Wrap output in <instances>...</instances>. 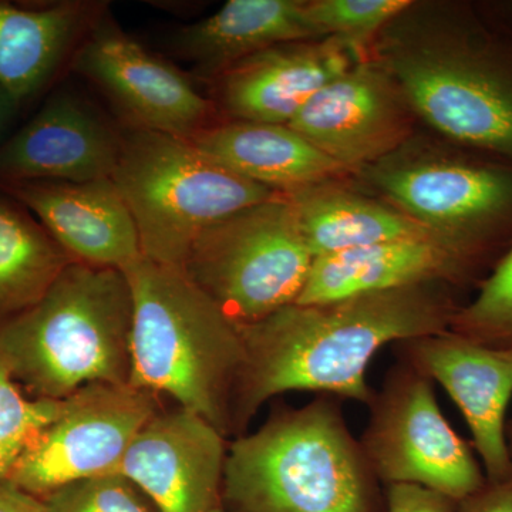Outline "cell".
Here are the masks:
<instances>
[{
  "mask_svg": "<svg viewBox=\"0 0 512 512\" xmlns=\"http://www.w3.org/2000/svg\"><path fill=\"white\" fill-rule=\"evenodd\" d=\"M446 285L363 293L338 301L292 303L238 326L244 365L232 406V436L272 397L315 392L372 403L367 370L380 350L450 329L457 306Z\"/></svg>",
  "mask_w": 512,
  "mask_h": 512,
  "instance_id": "cell-1",
  "label": "cell"
},
{
  "mask_svg": "<svg viewBox=\"0 0 512 512\" xmlns=\"http://www.w3.org/2000/svg\"><path fill=\"white\" fill-rule=\"evenodd\" d=\"M414 114L457 144L512 163V32L470 6L412 3L373 42Z\"/></svg>",
  "mask_w": 512,
  "mask_h": 512,
  "instance_id": "cell-2",
  "label": "cell"
},
{
  "mask_svg": "<svg viewBox=\"0 0 512 512\" xmlns=\"http://www.w3.org/2000/svg\"><path fill=\"white\" fill-rule=\"evenodd\" d=\"M379 485L339 399L318 396L228 444L222 505L229 512H380Z\"/></svg>",
  "mask_w": 512,
  "mask_h": 512,
  "instance_id": "cell-3",
  "label": "cell"
},
{
  "mask_svg": "<svg viewBox=\"0 0 512 512\" xmlns=\"http://www.w3.org/2000/svg\"><path fill=\"white\" fill-rule=\"evenodd\" d=\"M123 272L133 299L128 384L171 397L228 439L244 365L238 326L177 266L141 256Z\"/></svg>",
  "mask_w": 512,
  "mask_h": 512,
  "instance_id": "cell-4",
  "label": "cell"
},
{
  "mask_svg": "<svg viewBox=\"0 0 512 512\" xmlns=\"http://www.w3.org/2000/svg\"><path fill=\"white\" fill-rule=\"evenodd\" d=\"M133 299L120 269L73 262L35 305L0 322V359L37 400L128 384Z\"/></svg>",
  "mask_w": 512,
  "mask_h": 512,
  "instance_id": "cell-5",
  "label": "cell"
},
{
  "mask_svg": "<svg viewBox=\"0 0 512 512\" xmlns=\"http://www.w3.org/2000/svg\"><path fill=\"white\" fill-rule=\"evenodd\" d=\"M111 180L136 222L141 254L177 268L205 229L281 195L222 167L188 138L131 127L121 134Z\"/></svg>",
  "mask_w": 512,
  "mask_h": 512,
  "instance_id": "cell-6",
  "label": "cell"
},
{
  "mask_svg": "<svg viewBox=\"0 0 512 512\" xmlns=\"http://www.w3.org/2000/svg\"><path fill=\"white\" fill-rule=\"evenodd\" d=\"M392 204L450 247L485 262L512 245V163L461 147L410 150L359 171Z\"/></svg>",
  "mask_w": 512,
  "mask_h": 512,
  "instance_id": "cell-7",
  "label": "cell"
},
{
  "mask_svg": "<svg viewBox=\"0 0 512 512\" xmlns=\"http://www.w3.org/2000/svg\"><path fill=\"white\" fill-rule=\"evenodd\" d=\"M285 194L215 222L181 269L237 326L298 302L313 265Z\"/></svg>",
  "mask_w": 512,
  "mask_h": 512,
  "instance_id": "cell-8",
  "label": "cell"
},
{
  "mask_svg": "<svg viewBox=\"0 0 512 512\" xmlns=\"http://www.w3.org/2000/svg\"><path fill=\"white\" fill-rule=\"evenodd\" d=\"M433 384L399 360L369 404L359 441L380 484L414 485L458 503L487 478L473 444L441 413Z\"/></svg>",
  "mask_w": 512,
  "mask_h": 512,
  "instance_id": "cell-9",
  "label": "cell"
},
{
  "mask_svg": "<svg viewBox=\"0 0 512 512\" xmlns=\"http://www.w3.org/2000/svg\"><path fill=\"white\" fill-rule=\"evenodd\" d=\"M158 396L130 384L93 383L62 407L20 454L9 480L42 500L63 485L120 471L138 431L160 412Z\"/></svg>",
  "mask_w": 512,
  "mask_h": 512,
  "instance_id": "cell-10",
  "label": "cell"
},
{
  "mask_svg": "<svg viewBox=\"0 0 512 512\" xmlns=\"http://www.w3.org/2000/svg\"><path fill=\"white\" fill-rule=\"evenodd\" d=\"M414 117L392 74L369 55L319 90L288 126L353 174L409 143Z\"/></svg>",
  "mask_w": 512,
  "mask_h": 512,
  "instance_id": "cell-11",
  "label": "cell"
},
{
  "mask_svg": "<svg viewBox=\"0 0 512 512\" xmlns=\"http://www.w3.org/2000/svg\"><path fill=\"white\" fill-rule=\"evenodd\" d=\"M73 67L110 97L131 128L191 138L208 127L210 101L113 23L93 26Z\"/></svg>",
  "mask_w": 512,
  "mask_h": 512,
  "instance_id": "cell-12",
  "label": "cell"
},
{
  "mask_svg": "<svg viewBox=\"0 0 512 512\" xmlns=\"http://www.w3.org/2000/svg\"><path fill=\"white\" fill-rule=\"evenodd\" d=\"M396 348L399 360L439 383L457 404L487 481L498 483L512 477L507 443L512 350L490 348L450 329L407 340Z\"/></svg>",
  "mask_w": 512,
  "mask_h": 512,
  "instance_id": "cell-13",
  "label": "cell"
},
{
  "mask_svg": "<svg viewBox=\"0 0 512 512\" xmlns=\"http://www.w3.org/2000/svg\"><path fill=\"white\" fill-rule=\"evenodd\" d=\"M228 441L190 410L154 414L128 447L119 473L160 512H215L222 505Z\"/></svg>",
  "mask_w": 512,
  "mask_h": 512,
  "instance_id": "cell-14",
  "label": "cell"
},
{
  "mask_svg": "<svg viewBox=\"0 0 512 512\" xmlns=\"http://www.w3.org/2000/svg\"><path fill=\"white\" fill-rule=\"evenodd\" d=\"M121 134L83 101L56 94L0 144V185L107 180L119 163Z\"/></svg>",
  "mask_w": 512,
  "mask_h": 512,
  "instance_id": "cell-15",
  "label": "cell"
},
{
  "mask_svg": "<svg viewBox=\"0 0 512 512\" xmlns=\"http://www.w3.org/2000/svg\"><path fill=\"white\" fill-rule=\"evenodd\" d=\"M369 55L339 37L285 43L222 73L218 93L234 120L289 124L319 90Z\"/></svg>",
  "mask_w": 512,
  "mask_h": 512,
  "instance_id": "cell-16",
  "label": "cell"
},
{
  "mask_svg": "<svg viewBox=\"0 0 512 512\" xmlns=\"http://www.w3.org/2000/svg\"><path fill=\"white\" fill-rule=\"evenodd\" d=\"M36 218L74 262L126 269L140 259L136 222L111 178L89 183L0 185Z\"/></svg>",
  "mask_w": 512,
  "mask_h": 512,
  "instance_id": "cell-17",
  "label": "cell"
},
{
  "mask_svg": "<svg viewBox=\"0 0 512 512\" xmlns=\"http://www.w3.org/2000/svg\"><path fill=\"white\" fill-rule=\"evenodd\" d=\"M483 262L433 239L382 242L319 256L296 303L338 301L423 285H460Z\"/></svg>",
  "mask_w": 512,
  "mask_h": 512,
  "instance_id": "cell-18",
  "label": "cell"
},
{
  "mask_svg": "<svg viewBox=\"0 0 512 512\" xmlns=\"http://www.w3.org/2000/svg\"><path fill=\"white\" fill-rule=\"evenodd\" d=\"M188 140L232 173L281 194L350 175L288 124L232 120Z\"/></svg>",
  "mask_w": 512,
  "mask_h": 512,
  "instance_id": "cell-19",
  "label": "cell"
},
{
  "mask_svg": "<svg viewBox=\"0 0 512 512\" xmlns=\"http://www.w3.org/2000/svg\"><path fill=\"white\" fill-rule=\"evenodd\" d=\"M320 37L306 0H229L214 15L181 30L174 45L202 74L220 77L271 47Z\"/></svg>",
  "mask_w": 512,
  "mask_h": 512,
  "instance_id": "cell-20",
  "label": "cell"
},
{
  "mask_svg": "<svg viewBox=\"0 0 512 512\" xmlns=\"http://www.w3.org/2000/svg\"><path fill=\"white\" fill-rule=\"evenodd\" d=\"M285 197L291 202L303 238L315 259L404 239L443 242L389 202L353 191L342 180L311 185Z\"/></svg>",
  "mask_w": 512,
  "mask_h": 512,
  "instance_id": "cell-21",
  "label": "cell"
},
{
  "mask_svg": "<svg viewBox=\"0 0 512 512\" xmlns=\"http://www.w3.org/2000/svg\"><path fill=\"white\" fill-rule=\"evenodd\" d=\"M90 3L28 9L0 2V87L19 104L52 79L92 19Z\"/></svg>",
  "mask_w": 512,
  "mask_h": 512,
  "instance_id": "cell-22",
  "label": "cell"
},
{
  "mask_svg": "<svg viewBox=\"0 0 512 512\" xmlns=\"http://www.w3.org/2000/svg\"><path fill=\"white\" fill-rule=\"evenodd\" d=\"M73 262L25 207L0 194V322L35 305Z\"/></svg>",
  "mask_w": 512,
  "mask_h": 512,
  "instance_id": "cell-23",
  "label": "cell"
},
{
  "mask_svg": "<svg viewBox=\"0 0 512 512\" xmlns=\"http://www.w3.org/2000/svg\"><path fill=\"white\" fill-rule=\"evenodd\" d=\"M450 330L490 348L512 350V245L491 266L477 295L454 313Z\"/></svg>",
  "mask_w": 512,
  "mask_h": 512,
  "instance_id": "cell-24",
  "label": "cell"
},
{
  "mask_svg": "<svg viewBox=\"0 0 512 512\" xmlns=\"http://www.w3.org/2000/svg\"><path fill=\"white\" fill-rule=\"evenodd\" d=\"M62 400L29 397L0 359V480L9 478L20 454L60 412Z\"/></svg>",
  "mask_w": 512,
  "mask_h": 512,
  "instance_id": "cell-25",
  "label": "cell"
},
{
  "mask_svg": "<svg viewBox=\"0 0 512 512\" xmlns=\"http://www.w3.org/2000/svg\"><path fill=\"white\" fill-rule=\"evenodd\" d=\"M410 0H308L306 12L322 37H339L366 47L375 42Z\"/></svg>",
  "mask_w": 512,
  "mask_h": 512,
  "instance_id": "cell-26",
  "label": "cell"
},
{
  "mask_svg": "<svg viewBox=\"0 0 512 512\" xmlns=\"http://www.w3.org/2000/svg\"><path fill=\"white\" fill-rule=\"evenodd\" d=\"M45 512H160L120 473L63 485L42 498Z\"/></svg>",
  "mask_w": 512,
  "mask_h": 512,
  "instance_id": "cell-27",
  "label": "cell"
},
{
  "mask_svg": "<svg viewBox=\"0 0 512 512\" xmlns=\"http://www.w3.org/2000/svg\"><path fill=\"white\" fill-rule=\"evenodd\" d=\"M386 512H456V503L414 485H390L386 490Z\"/></svg>",
  "mask_w": 512,
  "mask_h": 512,
  "instance_id": "cell-28",
  "label": "cell"
},
{
  "mask_svg": "<svg viewBox=\"0 0 512 512\" xmlns=\"http://www.w3.org/2000/svg\"><path fill=\"white\" fill-rule=\"evenodd\" d=\"M456 512H512V477L483 488L456 503Z\"/></svg>",
  "mask_w": 512,
  "mask_h": 512,
  "instance_id": "cell-29",
  "label": "cell"
},
{
  "mask_svg": "<svg viewBox=\"0 0 512 512\" xmlns=\"http://www.w3.org/2000/svg\"><path fill=\"white\" fill-rule=\"evenodd\" d=\"M0 512H45L35 495L26 493L9 478L0 480Z\"/></svg>",
  "mask_w": 512,
  "mask_h": 512,
  "instance_id": "cell-30",
  "label": "cell"
},
{
  "mask_svg": "<svg viewBox=\"0 0 512 512\" xmlns=\"http://www.w3.org/2000/svg\"><path fill=\"white\" fill-rule=\"evenodd\" d=\"M20 104L18 101L13 99L8 92L0 87V136L5 133L8 128L10 121L15 117L16 111H18Z\"/></svg>",
  "mask_w": 512,
  "mask_h": 512,
  "instance_id": "cell-31",
  "label": "cell"
},
{
  "mask_svg": "<svg viewBox=\"0 0 512 512\" xmlns=\"http://www.w3.org/2000/svg\"><path fill=\"white\" fill-rule=\"evenodd\" d=\"M507 443L508 448H510V456L512 460V421L510 424H507Z\"/></svg>",
  "mask_w": 512,
  "mask_h": 512,
  "instance_id": "cell-32",
  "label": "cell"
},
{
  "mask_svg": "<svg viewBox=\"0 0 512 512\" xmlns=\"http://www.w3.org/2000/svg\"><path fill=\"white\" fill-rule=\"evenodd\" d=\"M215 512H229V511L225 510V508H220V510L215 511Z\"/></svg>",
  "mask_w": 512,
  "mask_h": 512,
  "instance_id": "cell-33",
  "label": "cell"
},
{
  "mask_svg": "<svg viewBox=\"0 0 512 512\" xmlns=\"http://www.w3.org/2000/svg\"><path fill=\"white\" fill-rule=\"evenodd\" d=\"M511 10H512V6H511Z\"/></svg>",
  "mask_w": 512,
  "mask_h": 512,
  "instance_id": "cell-34",
  "label": "cell"
}]
</instances>
